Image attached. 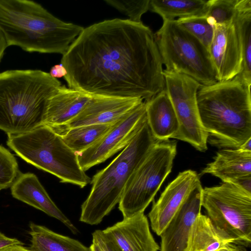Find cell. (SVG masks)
<instances>
[{
	"label": "cell",
	"mask_w": 251,
	"mask_h": 251,
	"mask_svg": "<svg viewBox=\"0 0 251 251\" xmlns=\"http://www.w3.org/2000/svg\"><path fill=\"white\" fill-rule=\"evenodd\" d=\"M108 5L126 15L128 20L140 23L142 15L150 10V0H105Z\"/></svg>",
	"instance_id": "29"
},
{
	"label": "cell",
	"mask_w": 251,
	"mask_h": 251,
	"mask_svg": "<svg viewBox=\"0 0 251 251\" xmlns=\"http://www.w3.org/2000/svg\"><path fill=\"white\" fill-rule=\"evenodd\" d=\"M144 101L138 98L94 96L84 109L60 131L89 125L114 124Z\"/></svg>",
	"instance_id": "15"
},
{
	"label": "cell",
	"mask_w": 251,
	"mask_h": 251,
	"mask_svg": "<svg viewBox=\"0 0 251 251\" xmlns=\"http://www.w3.org/2000/svg\"><path fill=\"white\" fill-rule=\"evenodd\" d=\"M7 145L27 163L57 177L61 182L84 188L91 178L78 155L53 128L41 125L27 132L8 135Z\"/></svg>",
	"instance_id": "6"
},
{
	"label": "cell",
	"mask_w": 251,
	"mask_h": 251,
	"mask_svg": "<svg viewBox=\"0 0 251 251\" xmlns=\"http://www.w3.org/2000/svg\"><path fill=\"white\" fill-rule=\"evenodd\" d=\"M229 243L235 241L201 213L191 226L185 251H217Z\"/></svg>",
	"instance_id": "21"
},
{
	"label": "cell",
	"mask_w": 251,
	"mask_h": 251,
	"mask_svg": "<svg viewBox=\"0 0 251 251\" xmlns=\"http://www.w3.org/2000/svg\"><path fill=\"white\" fill-rule=\"evenodd\" d=\"M201 207L213 224L246 247L251 242V193L228 182L202 189Z\"/></svg>",
	"instance_id": "9"
},
{
	"label": "cell",
	"mask_w": 251,
	"mask_h": 251,
	"mask_svg": "<svg viewBox=\"0 0 251 251\" xmlns=\"http://www.w3.org/2000/svg\"><path fill=\"white\" fill-rule=\"evenodd\" d=\"M251 86L238 75L199 88V114L210 144L238 149L251 139Z\"/></svg>",
	"instance_id": "2"
},
{
	"label": "cell",
	"mask_w": 251,
	"mask_h": 251,
	"mask_svg": "<svg viewBox=\"0 0 251 251\" xmlns=\"http://www.w3.org/2000/svg\"><path fill=\"white\" fill-rule=\"evenodd\" d=\"M145 101L148 123L154 138L159 141L173 138L179 123L165 89Z\"/></svg>",
	"instance_id": "20"
},
{
	"label": "cell",
	"mask_w": 251,
	"mask_h": 251,
	"mask_svg": "<svg viewBox=\"0 0 251 251\" xmlns=\"http://www.w3.org/2000/svg\"><path fill=\"white\" fill-rule=\"evenodd\" d=\"M30 249L33 251H91L79 241L33 223L29 224Z\"/></svg>",
	"instance_id": "22"
},
{
	"label": "cell",
	"mask_w": 251,
	"mask_h": 251,
	"mask_svg": "<svg viewBox=\"0 0 251 251\" xmlns=\"http://www.w3.org/2000/svg\"><path fill=\"white\" fill-rule=\"evenodd\" d=\"M15 245H23L24 243L16 238L8 237L0 232V250L6 247Z\"/></svg>",
	"instance_id": "31"
},
{
	"label": "cell",
	"mask_w": 251,
	"mask_h": 251,
	"mask_svg": "<svg viewBox=\"0 0 251 251\" xmlns=\"http://www.w3.org/2000/svg\"><path fill=\"white\" fill-rule=\"evenodd\" d=\"M202 189L200 182L160 234V251H185L191 226L201 213Z\"/></svg>",
	"instance_id": "14"
},
{
	"label": "cell",
	"mask_w": 251,
	"mask_h": 251,
	"mask_svg": "<svg viewBox=\"0 0 251 251\" xmlns=\"http://www.w3.org/2000/svg\"><path fill=\"white\" fill-rule=\"evenodd\" d=\"M84 28L56 18L29 0H0V31L8 47L64 55Z\"/></svg>",
	"instance_id": "3"
},
{
	"label": "cell",
	"mask_w": 251,
	"mask_h": 251,
	"mask_svg": "<svg viewBox=\"0 0 251 251\" xmlns=\"http://www.w3.org/2000/svg\"><path fill=\"white\" fill-rule=\"evenodd\" d=\"M239 0H209L205 17L213 26L232 22Z\"/></svg>",
	"instance_id": "26"
},
{
	"label": "cell",
	"mask_w": 251,
	"mask_h": 251,
	"mask_svg": "<svg viewBox=\"0 0 251 251\" xmlns=\"http://www.w3.org/2000/svg\"><path fill=\"white\" fill-rule=\"evenodd\" d=\"M0 251H33L21 245H15L3 248Z\"/></svg>",
	"instance_id": "35"
},
{
	"label": "cell",
	"mask_w": 251,
	"mask_h": 251,
	"mask_svg": "<svg viewBox=\"0 0 251 251\" xmlns=\"http://www.w3.org/2000/svg\"><path fill=\"white\" fill-rule=\"evenodd\" d=\"M233 22L237 29L242 52V65L238 74L251 84V0H239Z\"/></svg>",
	"instance_id": "24"
},
{
	"label": "cell",
	"mask_w": 251,
	"mask_h": 251,
	"mask_svg": "<svg viewBox=\"0 0 251 251\" xmlns=\"http://www.w3.org/2000/svg\"><path fill=\"white\" fill-rule=\"evenodd\" d=\"M239 148L247 151H251V139L246 142Z\"/></svg>",
	"instance_id": "37"
},
{
	"label": "cell",
	"mask_w": 251,
	"mask_h": 251,
	"mask_svg": "<svg viewBox=\"0 0 251 251\" xmlns=\"http://www.w3.org/2000/svg\"><path fill=\"white\" fill-rule=\"evenodd\" d=\"M61 86L39 70L0 73V129L18 134L42 125L48 100Z\"/></svg>",
	"instance_id": "4"
},
{
	"label": "cell",
	"mask_w": 251,
	"mask_h": 251,
	"mask_svg": "<svg viewBox=\"0 0 251 251\" xmlns=\"http://www.w3.org/2000/svg\"><path fill=\"white\" fill-rule=\"evenodd\" d=\"M113 125H89L67 128L59 133L66 145L78 155L97 142Z\"/></svg>",
	"instance_id": "25"
},
{
	"label": "cell",
	"mask_w": 251,
	"mask_h": 251,
	"mask_svg": "<svg viewBox=\"0 0 251 251\" xmlns=\"http://www.w3.org/2000/svg\"><path fill=\"white\" fill-rule=\"evenodd\" d=\"M208 51L218 81L231 79L241 72V44L233 22L214 26V35Z\"/></svg>",
	"instance_id": "12"
},
{
	"label": "cell",
	"mask_w": 251,
	"mask_h": 251,
	"mask_svg": "<svg viewBox=\"0 0 251 251\" xmlns=\"http://www.w3.org/2000/svg\"><path fill=\"white\" fill-rule=\"evenodd\" d=\"M93 241L96 242L103 251H122L118 246L101 230L92 233Z\"/></svg>",
	"instance_id": "30"
},
{
	"label": "cell",
	"mask_w": 251,
	"mask_h": 251,
	"mask_svg": "<svg viewBox=\"0 0 251 251\" xmlns=\"http://www.w3.org/2000/svg\"><path fill=\"white\" fill-rule=\"evenodd\" d=\"M217 251H247L246 247L234 243H229Z\"/></svg>",
	"instance_id": "34"
},
{
	"label": "cell",
	"mask_w": 251,
	"mask_h": 251,
	"mask_svg": "<svg viewBox=\"0 0 251 251\" xmlns=\"http://www.w3.org/2000/svg\"><path fill=\"white\" fill-rule=\"evenodd\" d=\"M233 184L251 193V175L242 177L235 181Z\"/></svg>",
	"instance_id": "33"
},
{
	"label": "cell",
	"mask_w": 251,
	"mask_h": 251,
	"mask_svg": "<svg viewBox=\"0 0 251 251\" xmlns=\"http://www.w3.org/2000/svg\"><path fill=\"white\" fill-rule=\"evenodd\" d=\"M159 141L153 136L147 119L130 142L91 181L92 188L81 206L79 220L100 224L119 203L130 177Z\"/></svg>",
	"instance_id": "5"
},
{
	"label": "cell",
	"mask_w": 251,
	"mask_h": 251,
	"mask_svg": "<svg viewBox=\"0 0 251 251\" xmlns=\"http://www.w3.org/2000/svg\"><path fill=\"white\" fill-rule=\"evenodd\" d=\"M51 77L57 79L64 77L67 74L66 68L60 63L53 66L49 73Z\"/></svg>",
	"instance_id": "32"
},
{
	"label": "cell",
	"mask_w": 251,
	"mask_h": 251,
	"mask_svg": "<svg viewBox=\"0 0 251 251\" xmlns=\"http://www.w3.org/2000/svg\"><path fill=\"white\" fill-rule=\"evenodd\" d=\"M8 47L6 41L0 31V62L3 56L6 49Z\"/></svg>",
	"instance_id": "36"
},
{
	"label": "cell",
	"mask_w": 251,
	"mask_h": 251,
	"mask_svg": "<svg viewBox=\"0 0 251 251\" xmlns=\"http://www.w3.org/2000/svg\"><path fill=\"white\" fill-rule=\"evenodd\" d=\"M154 35L165 70L187 75L201 85L218 81L208 50L176 20L164 21Z\"/></svg>",
	"instance_id": "7"
},
{
	"label": "cell",
	"mask_w": 251,
	"mask_h": 251,
	"mask_svg": "<svg viewBox=\"0 0 251 251\" xmlns=\"http://www.w3.org/2000/svg\"><path fill=\"white\" fill-rule=\"evenodd\" d=\"M20 173L14 156L0 145V190L11 187Z\"/></svg>",
	"instance_id": "28"
},
{
	"label": "cell",
	"mask_w": 251,
	"mask_h": 251,
	"mask_svg": "<svg viewBox=\"0 0 251 251\" xmlns=\"http://www.w3.org/2000/svg\"><path fill=\"white\" fill-rule=\"evenodd\" d=\"M209 0H150V10L163 21H174L176 18L205 16Z\"/></svg>",
	"instance_id": "23"
},
{
	"label": "cell",
	"mask_w": 251,
	"mask_h": 251,
	"mask_svg": "<svg viewBox=\"0 0 251 251\" xmlns=\"http://www.w3.org/2000/svg\"><path fill=\"white\" fill-rule=\"evenodd\" d=\"M209 174L223 182L233 183L251 175V151L238 149H223L216 153L214 160L208 164L201 175Z\"/></svg>",
	"instance_id": "19"
},
{
	"label": "cell",
	"mask_w": 251,
	"mask_h": 251,
	"mask_svg": "<svg viewBox=\"0 0 251 251\" xmlns=\"http://www.w3.org/2000/svg\"><path fill=\"white\" fill-rule=\"evenodd\" d=\"M10 187L14 198L58 220L73 233L78 232L77 228L51 199L35 174L20 173Z\"/></svg>",
	"instance_id": "17"
},
{
	"label": "cell",
	"mask_w": 251,
	"mask_h": 251,
	"mask_svg": "<svg viewBox=\"0 0 251 251\" xmlns=\"http://www.w3.org/2000/svg\"><path fill=\"white\" fill-rule=\"evenodd\" d=\"M61 63L69 87L93 96L147 101L165 89L154 34L142 22L116 18L84 28Z\"/></svg>",
	"instance_id": "1"
},
{
	"label": "cell",
	"mask_w": 251,
	"mask_h": 251,
	"mask_svg": "<svg viewBox=\"0 0 251 251\" xmlns=\"http://www.w3.org/2000/svg\"><path fill=\"white\" fill-rule=\"evenodd\" d=\"M147 120L144 101L111 128L94 145L78 154L84 171L100 164L123 150L132 140Z\"/></svg>",
	"instance_id": "11"
},
{
	"label": "cell",
	"mask_w": 251,
	"mask_h": 251,
	"mask_svg": "<svg viewBox=\"0 0 251 251\" xmlns=\"http://www.w3.org/2000/svg\"><path fill=\"white\" fill-rule=\"evenodd\" d=\"M122 251H158L144 213L123 219L103 230Z\"/></svg>",
	"instance_id": "16"
},
{
	"label": "cell",
	"mask_w": 251,
	"mask_h": 251,
	"mask_svg": "<svg viewBox=\"0 0 251 251\" xmlns=\"http://www.w3.org/2000/svg\"><path fill=\"white\" fill-rule=\"evenodd\" d=\"M90 248L91 251H103L100 246L94 241H93Z\"/></svg>",
	"instance_id": "38"
},
{
	"label": "cell",
	"mask_w": 251,
	"mask_h": 251,
	"mask_svg": "<svg viewBox=\"0 0 251 251\" xmlns=\"http://www.w3.org/2000/svg\"><path fill=\"white\" fill-rule=\"evenodd\" d=\"M193 170L179 173L154 202L148 216L152 230L158 236L162 232L182 205L194 187L200 182Z\"/></svg>",
	"instance_id": "13"
},
{
	"label": "cell",
	"mask_w": 251,
	"mask_h": 251,
	"mask_svg": "<svg viewBox=\"0 0 251 251\" xmlns=\"http://www.w3.org/2000/svg\"><path fill=\"white\" fill-rule=\"evenodd\" d=\"M94 97L62 85L48 100L43 125L59 132L84 109Z\"/></svg>",
	"instance_id": "18"
},
{
	"label": "cell",
	"mask_w": 251,
	"mask_h": 251,
	"mask_svg": "<svg viewBox=\"0 0 251 251\" xmlns=\"http://www.w3.org/2000/svg\"><path fill=\"white\" fill-rule=\"evenodd\" d=\"M165 89L176 115L179 129L173 138L191 145L200 151L207 150L208 134L200 118L197 94L201 85L185 75L163 70Z\"/></svg>",
	"instance_id": "10"
},
{
	"label": "cell",
	"mask_w": 251,
	"mask_h": 251,
	"mask_svg": "<svg viewBox=\"0 0 251 251\" xmlns=\"http://www.w3.org/2000/svg\"><path fill=\"white\" fill-rule=\"evenodd\" d=\"M176 21L208 50L214 35V26L205 16L178 19Z\"/></svg>",
	"instance_id": "27"
},
{
	"label": "cell",
	"mask_w": 251,
	"mask_h": 251,
	"mask_svg": "<svg viewBox=\"0 0 251 251\" xmlns=\"http://www.w3.org/2000/svg\"><path fill=\"white\" fill-rule=\"evenodd\" d=\"M176 141H158L130 177L119 202L123 219L144 213L171 172Z\"/></svg>",
	"instance_id": "8"
}]
</instances>
